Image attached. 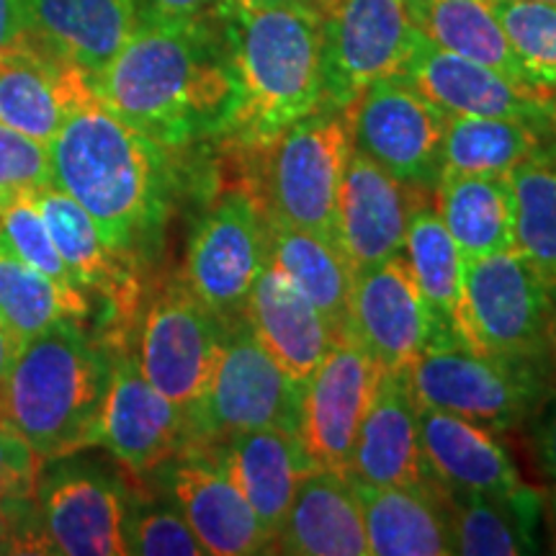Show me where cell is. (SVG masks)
<instances>
[{"label": "cell", "mask_w": 556, "mask_h": 556, "mask_svg": "<svg viewBox=\"0 0 556 556\" xmlns=\"http://www.w3.org/2000/svg\"><path fill=\"white\" fill-rule=\"evenodd\" d=\"M227 328L184 281H176L160 291L144 312L137 364L160 394L189 413L212 381Z\"/></svg>", "instance_id": "obj_13"}, {"label": "cell", "mask_w": 556, "mask_h": 556, "mask_svg": "<svg viewBox=\"0 0 556 556\" xmlns=\"http://www.w3.org/2000/svg\"><path fill=\"white\" fill-rule=\"evenodd\" d=\"M41 219L50 229L54 248L70 278L83 294L93 291L109 304L114 323L129 325L139 307V278L135 261L114 253L103 242L99 227L73 197L50 184L31 193Z\"/></svg>", "instance_id": "obj_21"}, {"label": "cell", "mask_w": 556, "mask_h": 556, "mask_svg": "<svg viewBox=\"0 0 556 556\" xmlns=\"http://www.w3.org/2000/svg\"><path fill=\"white\" fill-rule=\"evenodd\" d=\"M345 111L353 150L417 191L435 189L448 116L405 75L374 80Z\"/></svg>", "instance_id": "obj_10"}, {"label": "cell", "mask_w": 556, "mask_h": 556, "mask_svg": "<svg viewBox=\"0 0 556 556\" xmlns=\"http://www.w3.org/2000/svg\"><path fill=\"white\" fill-rule=\"evenodd\" d=\"M266 263V214L258 197L227 191L193 232L184 283L222 323L232 325L242 319L250 289Z\"/></svg>", "instance_id": "obj_12"}, {"label": "cell", "mask_w": 556, "mask_h": 556, "mask_svg": "<svg viewBox=\"0 0 556 556\" xmlns=\"http://www.w3.org/2000/svg\"><path fill=\"white\" fill-rule=\"evenodd\" d=\"M325 106L348 109L374 80L397 75L422 39L407 0H317Z\"/></svg>", "instance_id": "obj_9"}, {"label": "cell", "mask_w": 556, "mask_h": 556, "mask_svg": "<svg viewBox=\"0 0 556 556\" xmlns=\"http://www.w3.org/2000/svg\"><path fill=\"white\" fill-rule=\"evenodd\" d=\"M302 384L278 368L245 319L227 328L217 368L189 417V446L212 448L248 430L299 426Z\"/></svg>", "instance_id": "obj_7"}, {"label": "cell", "mask_w": 556, "mask_h": 556, "mask_svg": "<svg viewBox=\"0 0 556 556\" xmlns=\"http://www.w3.org/2000/svg\"><path fill=\"white\" fill-rule=\"evenodd\" d=\"M345 475L374 486L435 482L422 456L417 402L405 371L381 374L371 407L361 422Z\"/></svg>", "instance_id": "obj_24"}, {"label": "cell", "mask_w": 556, "mask_h": 556, "mask_svg": "<svg viewBox=\"0 0 556 556\" xmlns=\"http://www.w3.org/2000/svg\"><path fill=\"white\" fill-rule=\"evenodd\" d=\"M528 3H552V5H556V0H528Z\"/></svg>", "instance_id": "obj_50"}, {"label": "cell", "mask_w": 556, "mask_h": 556, "mask_svg": "<svg viewBox=\"0 0 556 556\" xmlns=\"http://www.w3.org/2000/svg\"><path fill=\"white\" fill-rule=\"evenodd\" d=\"M229 5H232V0H137V21H150V24L214 21Z\"/></svg>", "instance_id": "obj_43"}, {"label": "cell", "mask_w": 556, "mask_h": 556, "mask_svg": "<svg viewBox=\"0 0 556 556\" xmlns=\"http://www.w3.org/2000/svg\"><path fill=\"white\" fill-rule=\"evenodd\" d=\"M242 319L278 368L302 387L340 338L323 312L270 263L255 278Z\"/></svg>", "instance_id": "obj_23"}, {"label": "cell", "mask_w": 556, "mask_h": 556, "mask_svg": "<svg viewBox=\"0 0 556 556\" xmlns=\"http://www.w3.org/2000/svg\"><path fill=\"white\" fill-rule=\"evenodd\" d=\"M516 250L556 283V137L507 173Z\"/></svg>", "instance_id": "obj_33"}, {"label": "cell", "mask_w": 556, "mask_h": 556, "mask_svg": "<svg viewBox=\"0 0 556 556\" xmlns=\"http://www.w3.org/2000/svg\"><path fill=\"white\" fill-rule=\"evenodd\" d=\"M90 304L80 289H67L11 255L0 253V319L21 345L62 319L83 323Z\"/></svg>", "instance_id": "obj_36"}, {"label": "cell", "mask_w": 556, "mask_h": 556, "mask_svg": "<svg viewBox=\"0 0 556 556\" xmlns=\"http://www.w3.org/2000/svg\"><path fill=\"white\" fill-rule=\"evenodd\" d=\"M364 513L368 554L446 556L454 554L446 495L438 482L374 486L353 479Z\"/></svg>", "instance_id": "obj_26"}, {"label": "cell", "mask_w": 556, "mask_h": 556, "mask_svg": "<svg viewBox=\"0 0 556 556\" xmlns=\"http://www.w3.org/2000/svg\"><path fill=\"white\" fill-rule=\"evenodd\" d=\"M552 135L556 137V111H554V124H552Z\"/></svg>", "instance_id": "obj_51"}, {"label": "cell", "mask_w": 556, "mask_h": 556, "mask_svg": "<svg viewBox=\"0 0 556 556\" xmlns=\"http://www.w3.org/2000/svg\"><path fill=\"white\" fill-rule=\"evenodd\" d=\"M417 426L430 477L446 490L510 495L526 484L497 430L422 405H417Z\"/></svg>", "instance_id": "obj_25"}, {"label": "cell", "mask_w": 556, "mask_h": 556, "mask_svg": "<svg viewBox=\"0 0 556 556\" xmlns=\"http://www.w3.org/2000/svg\"><path fill=\"white\" fill-rule=\"evenodd\" d=\"M26 31L24 0H0V50Z\"/></svg>", "instance_id": "obj_44"}, {"label": "cell", "mask_w": 556, "mask_h": 556, "mask_svg": "<svg viewBox=\"0 0 556 556\" xmlns=\"http://www.w3.org/2000/svg\"><path fill=\"white\" fill-rule=\"evenodd\" d=\"M222 16L193 24L137 21L114 60L90 78L96 96L170 150L225 135L238 88Z\"/></svg>", "instance_id": "obj_1"}, {"label": "cell", "mask_w": 556, "mask_h": 556, "mask_svg": "<svg viewBox=\"0 0 556 556\" xmlns=\"http://www.w3.org/2000/svg\"><path fill=\"white\" fill-rule=\"evenodd\" d=\"M266 238L270 266L281 270L343 336L356 270L338 242L328 235L281 225L270 217H266Z\"/></svg>", "instance_id": "obj_30"}, {"label": "cell", "mask_w": 556, "mask_h": 556, "mask_svg": "<svg viewBox=\"0 0 556 556\" xmlns=\"http://www.w3.org/2000/svg\"><path fill=\"white\" fill-rule=\"evenodd\" d=\"M0 533H3V505H0ZM3 544H5V539H3Z\"/></svg>", "instance_id": "obj_49"}, {"label": "cell", "mask_w": 556, "mask_h": 556, "mask_svg": "<svg viewBox=\"0 0 556 556\" xmlns=\"http://www.w3.org/2000/svg\"><path fill=\"white\" fill-rule=\"evenodd\" d=\"M343 332L384 371H405L438 340L454 338L430 309L402 255L358 270Z\"/></svg>", "instance_id": "obj_14"}, {"label": "cell", "mask_w": 556, "mask_h": 556, "mask_svg": "<svg viewBox=\"0 0 556 556\" xmlns=\"http://www.w3.org/2000/svg\"><path fill=\"white\" fill-rule=\"evenodd\" d=\"M26 31L93 78L137 26V0H24Z\"/></svg>", "instance_id": "obj_28"}, {"label": "cell", "mask_w": 556, "mask_h": 556, "mask_svg": "<svg viewBox=\"0 0 556 556\" xmlns=\"http://www.w3.org/2000/svg\"><path fill=\"white\" fill-rule=\"evenodd\" d=\"M351 150L348 111L336 106H323L278 135L261 150L266 165L258 201L266 217L336 240L338 193Z\"/></svg>", "instance_id": "obj_6"}, {"label": "cell", "mask_w": 556, "mask_h": 556, "mask_svg": "<svg viewBox=\"0 0 556 556\" xmlns=\"http://www.w3.org/2000/svg\"><path fill=\"white\" fill-rule=\"evenodd\" d=\"M548 131L513 119L448 116L441 150V173L462 176H507L536 152Z\"/></svg>", "instance_id": "obj_34"}, {"label": "cell", "mask_w": 556, "mask_h": 556, "mask_svg": "<svg viewBox=\"0 0 556 556\" xmlns=\"http://www.w3.org/2000/svg\"><path fill=\"white\" fill-rule=\"evenodd\" d=\"M548 510H552V523H554V539H556V495H552V505H548Z\"/></svg>", "instance_id": "obj_48"}, {"label": "cell", "mask_w": 556, "mask_h": 556, "mask_svg": "<svg viewBox=\"0 0 556 556\" xmlns=\"http://www.w3.org/2000/svg\"><path fill=\"white\" fill-rule=\"evenodd\" d=\"M21 343L16 338H13V332L5 328V323L0 319V384H3L5 374L11 371V364L13 358H16Z\"/></svg>", "instance_id": "obj_45"}, {"label": "cell", "mask_w": 556, "mask_h": 556, "mask_svg": "<svg viewBox=\"0 0 556 556\" xmlns=\"http://www.w3.org/2000/svg\"><path fill=\"white\" fill-rule=\"evenodd\" d=\"M47 552L62 556H124L131 495L93 462L54 458L39 471L37 497Z\"/></svg>", "instance_id": "obj_11"}, {"label": "cell", "mask_w": 556, "mask_h": 556, "mask_svg": "<svg viewBox=\"0 0 556 556\" xmlns=\"http://www.w3.org/2000/svg\"><path fill=\"white\" fill-rule=\"evenodd\" d=\"M544 348L546 361L556 374V283H552V296H548V317H546V332H544Z\"/></svg>", "instance_id": "obj_46"}, {"label": "cell", "mask_w": 556, "mask_h": 556, "mask_svg": "<svg viewBox=\"0 0 556 556\" xmlns=\"http://www.w3.org/2000/svg\"><path fill=\"white\" fill-rule=\"evenodd\" d=\"M45 464L16 430L0 422V505L37 497L39 471Z\"/></svg>", "instance_id": "obj_41"}, {"label": "cell", "mask_w": 556, "mask_h": 556, "mask_svg": "<svg viewBox=\"0 0 556 556\" xmlns=\"http://www.w3.org/2000/svg\"><path fill=\"white\" fill-rule=\"evenodd\" d=\"M381 368L351 336H340L302 389L296 438L315 469L348 471Z\"/></svg>", "instance_id": "obj_15"}, {"label": "cell", "mask_w": 556, "mask_h": 556, "mask_svg": "<svg viewBox=\"0 0 556 556\" xmlns=\"http://www.w3.org/2000/svg\"><path fill=\"white\" fill-rule=\"evenodd\" d=\"M235 3L248 5V9H287V5H309V9H317V0H235Z\"/></svg>", "instance_id": "obj_47"}, {"label": "cell", "mask_w": 556, "mask_h": 556, "mask_svg": "<svg viewBox=\"0 0 556 556\" xmlns=\"http://www.w3.org/2000/svg\"><path fill=\"white\" fill-rule=\"evenodd\" d=\"M160 469L173 505L197 533L206 554L250 556L270 552V541L253 507L212 454L186 446Z\"/></svg>", "instance_id": "obj_18"}, {"label": "cell", "mask_w": 556, "mask_h": 556, "mask_svg": "<svg viewBox=\"0 0 556 556\" xmlns=\"http://www.w3.org/2000/svg\"><path fill=\"white\" fill-rule=\"evenodd\" d=\"M109 374L106 348L83 323L62 319L18 348L0 384V422L16 430L41 464L78 456L96 446Z\"/></svg>", "instance_id": "obj_4"}, {"label": "cell", "mask_w": 556, "mask_h": 556, "mask_svg": "<svg viewBox=\"0 0 556 556\" xmlns=\"http://www.w3.org/2000/svg\"><path fill=\"white\" fill-rule=\"evenodd\" d=\"M526 83L556 99V5L492 0Z\"/></svg>", "instance_id": "obj_37"}, {"label": "cell", "mask_w": 556, "mask_h": 556, "mask_svg": "<svg viewBox=\"0 0 556 556\" xmlns=\"http://www.w3.org/2000/svg\"><path fill=\"white\" fill-rule=\"evenodd\" d=\"M407 3L417 29L430 45L458 58L475 60L520 86H528L492 0H407Z\"/></svg>", "instance_id": "obj_32"}, {"label": "cell", "mask_w": 556, "mask_h": 556, "mask_svg": "<svg viewBox=\"0 0 556 556\" xmlns=\"http://www.w3.org/2000/svg\"><path fill=\"white\" fill-rule=\"evenodd\" d=\"M0 552H5V544H3V536H0Z\"/></svg>", "instance_id": "obj_52"}, {"label": "cell", "mask_w": 556, "mask_h": 556, "mask_svg": "<svg viewBox=\"0 0 556 556\" xmlns=\"http://www.w3.org/2000/svg\"><path fill=\"white\" fill-rule=\"evenodd\" d=\"M402 258L413 270L417 287H420L430 309L441 319L443 328L456 338L467 258L456 248V242L451 240L435 206L426 204V201H417L413 212H409Z\"/></svg>", "instance_id": "obj_35"}, {"label": "cell", "mask_w": 556, "mask_h": 556, "mask_svg": "<svg viewBox=\"0 0 556 556\" xmlns=\"http://www.w3.org/2000/svg\"><path fill=\"white\" fill-rule=\"evenodd\" d=\"M433 193L438 217L467 261L516 248L507 176L441 173Z\"/></svg>", "instance_id": "obj_31"}, {"label": "cell", "mask_w": 556, "mask_h": 556, "mask_svg": "<svg viewBox=\"0 0 556 556\" xmlns=\"http://www.w3.org/2000/svg\"><path fill=\"white\" fill-rule=\"evenodd\" d=\"M446 116L526 122L552 135L556 99L536 88L520 86L497 70L441 50L422 37L402 73Z\"/></svg>", "instance_id": "obj_17"}, {"label": "cell", "mask_w": 556, "mask_h": 556, "mask_svg": "<svg viewBox=\"0 0 556 556\" xmlns=\"http://www.w3.org/2000/svg\"><path fill=\"white\" fill-rule=\"evenodd\" d=\"M454 554L516 556L539 552V528L544 520V497L523 484L510 495L446 490Z\"/></svg>", "instance_id": "obj_29"}, {"label": "cell", "mask_w": 556, "mask_h": 556, "mask_svg": "<svg viewBox=\"0 0 556 556\" xmlns=\"http://www.w3.org/2000/svg\"><path fill=\"white\" fill-rule=\"evenodd\" d=\"M528 443H531L533 462L539 475L556 495V387L546 394V400L528 417Z\"/></svg>", "instance_id": "obj_42"}, {"label": "cell", "mask_w": 556, "mask_h": 556, "mask_svg": "<svg viewBox=\"0 0 556 556\" xmlns=\"http://www.w3.org/2000/svg\"><path fill=\"white\" fill-rule=\"evenodd\" d=\"M93 90L86 70L24 31L0 50V124L50 144L67 111Z\"/></svg>", "instance_id": "obj_19"}, {"label": "cell", "mask_w": 556, "mask_h": 556, "mask_svg": "<svg viewBox=\"0 0 556 556\" xmlns=\"http://www.w3.org/2000/svg\"><path fill=\"white\" fill-rule=\"evenodd\" d=\"M548 296L552 281L516 248L467 261L456 338L484 356L546 361Z\"/></svg>", "instance_id": "obj_8"}, {"label": "cell", "mask_w": 556, "mask_h": 556, "mask_svg": "<svg viewBox=\"0 0 556 556\" xmlns=\"http://www.w3.org/2000/svg\"><path fill=\"white\" fill-rule=\"evenodd\" d=\"M127 548L139 556H204V546L176 505L131 500L127 518Z\"/></svg>", "instance_id": "obj_39"}, {"label": "cell", "mask_w": 556, "mask_h": 556, "mask_svg": "<svg viewBox=\"0 0 556 556\" xmlns=\"http://www.w3.org/2000/svg\"><path fill=\"white\" fill-rule=\"evenodd\" d=\"M52 184L86 208L114 253L139 261L160 242L173 201L170 148L116 116L96 90L47 144Z\"/></svg>", "instance_id": "obj_2"}, {"label": "cell", "mask_w": 556, "mask_h": 556, "mask_svg": "<svg viewBox=\"0 0 556 556\" xmlns=\"http://www.w3.org/2000/svg\"><path fill=\"white\" fill-rule=\"evenodd\" d=\"M96 446L137 477L157 471L189 446V417L150 384L129 348L111 356Z\"/></svg>", "instance_id": "obj_16"}, {"label": "cell", "mask_w": 556, "mask_h": 556, "mask_svg": "<svg viewBox=\"0 0 556 556\" xmlns=\"http://www.w3.org/2000/svg\"><path fill=\"white\" fill-rule=\"evenodd\" d=\"M50 184L47 144L0 124V206L31 197Z\"/></svg>", "instance_id": "obj_40"}, {"label": "cell", "mask_w": 556, "mask_h": 556, "mask_svg": "<svg viewBox=\"0 0 556 556\" xmlns=\"http://www.w3.org/2000/svg\"><path fill=\"white\" fill-rule=\"evenodd\" d=\"M0 253L52 278L67 289H78L62 263L54 240L31 197L0 206Z\"/></svg>", "instance_id": "obj_38"}, {"label": "cell", "mask_w": 556, "mask_h": 556, "mask_svg": "<svg viewBox=\"0 0 556 556\" xmlns=\"http://www.w3.org/2000/svg\"><path fill=\"white\" fill-rule=\"evenodd\" d=\"M415 191L351 150L338 193L336 242L356 274L402 255Z\"/></svg>", "instance_id": "obj_20"}, {"label": "cell", "mask_w": 556, "mask_h": 556, "mask_svg": "<svg viewBox=\"0 0 556 556\" xmlns=\"http://www.w3.org/2000/svg\"><path fill=\"white\" fill-rule=\"evenodd\" d=\"M204 451L212 454L253 507L274 552L299 484L309 471H315V464L304 454L294 430H248Z\"/></svg>", "instance_id": "obj_22"}, {"label": "cell", "mask_w": 556, "mask_h": 556, "mask_svg": "<svg viewBox=\"0 0 556 556\" xmlns=\"http://www.w3.org/2000/svg\"><path fill=\"white\" fill-rule=\"evenodd\" d=\"M222 29L238 88L225 129L235 144L266 150L278 135L325 106L317 9H248L232 0Z\"/></svg>", "instance_id": "obj_3"}, {"label": "cell", "mask_w": 556, "mask_h": 556, "mask_svg": "<svg viewBox=\"0 0 556 556\" xmlns=\"http://www.w3.org/2000/svg\"><path fill=\"white\" fill-rule=\"evenodd\" d=\"M274 552L296 556H371L353 479L315 469L299 484Z\"/></svg>", "instance_id": "obj_27"}, {"label": "cell", "mask_w": 556, "mask_h": 556, "mask_svg": "<svg viewBox=\"0 0 556 556\" xmlns=\"http://www.w3.org/2000/svg\"><path fill=\"white\" fill-rule=\"evenodd\" d=\"M548 361L484 356L458 338L438 340L405 368L417 405L469 417L497 433L526 426L556 387Z\"/></svg>", "instance_id": "obj_5"}]
</instances>
